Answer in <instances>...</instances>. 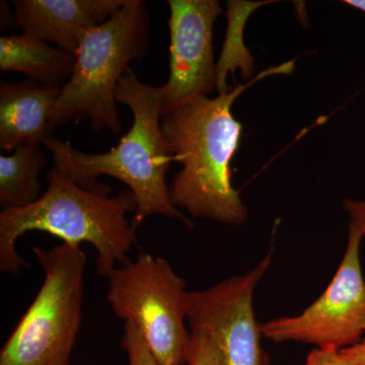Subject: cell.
I'll use <instances>...</instances> for the list:
<instances>
[{
    "label": "cell",
    "mask_w": 365,
    "mask_h": 365,
    "mask_svg": "<svg viewBox=\"0 0 365 365\" xmlns=\"http://www.w3.org/2000/svg\"><path fill=\"white\" fill-rule=\"evenodd\" d=\"M304 365H355L341 350L316 348L307 355Z\"/></svg>",
    "instance_id": "e0dca14e"
},
{
    "label": "cell",
    "mask_w": 365,
    "mask_h": 365,
    "mask_svg": "<svg viewBox=\"0 0 365 365\" xmlns=\"http://www.w3.org/2000/svg\"><path fill=\"white\" fill-rule=\"evenodd\" d=\"M187 365H225L218 341L212 331L203 326L190 327Z\"/></svg>",
    "instance_id": "9a60e30c"
},
{
    "label": "cell",
    "mask_w": 365,
    "mask_h": 365,
    "mask_svg": "<svg viewBox=\"0 0 365 365\" xmlns=\"http://www.w3.org/2000/svg\"><path fill=\"white\" fill-rule=\"evenodd\" d=\"M121 345L128 356L129 365H162L130 323H125Z\"/></svg>",
    "instance_id": "2e32d148"
},
{
    "label": "cell",
    "mask_w": 365,
    "mask_h": 365,
    "mask_svg": "<svg viewBox=\"0 0 365 365\" xmlns=\"http://www.w3.org/2000/svg\"><path fill=\"white\" fill-rule=\"evenodd\" d=\"M62 86L33 79L0 81V148L16 150L24 144H44L53 136L51 116Z\"/></svg>",
    "instance_id": "8fae6325"
},
{
    "label": "cell",
    "mask_w": 365,
    "mask_h": 365,
    "mask_svg": "<svg viewBox=\"0 0 365 365\" xmlns=\"http://www.w3.org/2000/svg\"><path fill=\"white\" fill-rule=\"evenodd\" d=\"M343 207L351 218V222L364 230L365 237V201L345 199Z\"/></svg>",
    "instance_id": "ac0fdd59"
},
{
    "label": "cell",
    "mask_w": 365,
    "mask_h": 365,
    "mask_svg": "<svg viewBox=\"0 0 365 365\" xmlns=\"http://www.w3.org/2000/svg\"><path fill=\"white\" fill-rule=\"evenodd\" d=\"M346 359L355 365H365V339L359 341L351 347L341 350Z\"/></svg>",
    "instance_id": "d6986e66"
},
{
    "label": "cell",
    "mask_w": 365,
    "mask_h": 365,
    "mask_svg": "<svg viewBox=\"0 0 365 365\" xmlns=\"http://www.w3.org/2000/svg\"><path fill=\"white\" fill-rule=\"evenodd\" d=\"M127 0H14L23 34L76 54L81 36L102 25Z\"/></svg>",
    "instance_id": "30bf717a"
},
{
    "label": "cell",
    "mask_w": 365,
    "mask_h": 365,
    "mask_svg": "<svg viewBox=\"0 0 365 365\" xmlns=\"http://www.w3.org/2000/svg\"><path fill=\"white\" fill-rule=\"evenodd\" d=\"M267 2H227L228 30L227 39L223 44L222 55L220 61L216 64V76H217V91L220 93H225L228 90L227 85V72H234L235 67L242 66L244 74L249 73L252 67V62L248 61L250 55L242 44V28L248 13L251 14L257 7L263 6Z\"/></svg>",
    "instance_id": "5bb4252c"
},
{
    "label": "cell",
    "mask_w": 365,
    "mask_h": 365,
    "mask_svg": "<svg viewBox=\"0 0 365 365\" xmlns=\"http://www.w3.org/2000/svg\"><path fill=\"white\" fill-rule=\"evenodd\" d=\"M44 281L0 351V365H71L81 324L86 256L62 242L33 248Z\"/></svg>",
    "instance_id": "5b68a950"
},
{
    "label": "cell",
    "mask_w": 365,
    "mask_h": 365,
    "mask_svg": "<svg viewBox=\"0 0 365 365\" xmlns=\"http://www.w3.org/2000/svg\"><path fill=\"white\" fill-rule=\"evenodd\" d=\"M107 278V299L118 318L135 327L160 364L186 365L190 292L169 262L143 252Z\"/></svg>",
    "instance_id": "8992f818"
},
{
    "label": "cell",
    "mask_w": 365,
    "mask_h": 365,
    "mask_svg": "<svg viewBox=\"0 0 365 365\" xmlns=\"http://www.w3.org/2000/svg\"><path fill=\"white\" fill-rule=\"evenodd\" d=\"M47 160L38 144H24L11 155H0L2 210L26 207L42 196L41 172Z\"/></svg>",
    "instance_id": "4fadbf2b"
},
{
    "label": "cell",
    "mask_w": 365,
    "mask_h": 365,
    "mask_svg": "<svg viewBox=\"0 0 365 365\" xmlns=\"http://www.w3.org/2000/svg\"><path fill=\"white\" fill-rule=\"evenodd\" d=\"M76 60L73 53L25 34L0 38V71L21 72L40 85H66Z\"/></svg>",
    "instance_id": "7c38bea8"
},
{
    "label": "cell",
    "mask_w": 365,
    "mask_h": 365,
    "mask_svg": "<svg viewBox=\"0 0 365 365\" xmlns=\"http://www.w3.org/2000/svg\"><path fill=\"white\" fill-rule=\"evenodd\" d=\"M150 47V14L143 0H127L109 20L83 33L71 78L53 110L52 127L88 119L96 133H121L118 83L130 62L143 58Z\"/></svg>",
    "instance_id": "277c9868"
},
{
    "label": "cell",
    "mask_w": 365,
    "mask_h": 365,
    "mask_svg": "<svg viewBox=\"0 0 365 365\" xmlns=\"http://www.w3.org/2000/svg\"><path fill=\"white\" fill-rule=\"evenodd\" d=\"M48 188L36 202L0 212V269L18 274L30 264L16 250L26 232H48L63 242L81 246L90 242L98 251L97 269L108 277L113 269L130 261L128 253L137 244L136 230L127 220L137 203L131 190L110 196L111 190L93 191L78 186L60 170L48 173Z\"/></svg>",
    "instance_id": "3957f363"
},
{
    "label": "cell",
    "mask_w": 365,
    "mask_h": 365,
    "mask_svg": "<svg viewBox=\"0 0 365 365\" xmlns=\"http://www.w3.org/2000/svg\"><path fill=\"white\" fill-rule=\"evenodd\" d=\"M271 261L272 252H269L249 272L189 294V326L212 331L225 365H271L261 346V324L255 318L253 307L255 289Z\"/></svg>",
    "instance_id": "ba28073f"
},
{
    "label": "cell",
    "mask_w": 365,
    "mask_h": 365,
    "mask_svg": "<svg viewBox=\"0 0 365 365\" xmlns=\"http://www.w3.org/2000/svg\"><path fill=\"white\" fill-rule=\"evenodd\" d=\"M364 230L350 222L347 246L337 272L324 294L302 314L261 324L273 342H302L319 349L342 350L365 333V280L360 263Z\"/></svg>",
    "instance_id": "52a82bcc"
},
{
    "label": "cell",
    "mask_w": 365,
    "mask_h": 365,
    "mask_svg": "<svg viewBox=\"0 0 365 365\" xmlns=\"http://www.w3.org/2000/svg\"><path fill=\"white\" fill-rule=\"evenodd\" d=\"M294 62L262 72L246 85L210 98L198 96L163 110L160 126L173 160L182 169L169 186L170 201L193 217L242 225L248 209L232 186V162L239 150L242 124L232 105L248 86L270 74L288 73Z\"/></svg>",
    "instance_id": "6da1fadb"
},
{
    "label": "cell",
    "mask_w": 365,
    "mask_h": 365,
    "mask_svg": "<svg viewBox=\"0 0 365 365\" xmlns=\"http://www.w3.org/2000/svg\"><path fill=\"white\" fill-rule=\"evenodd\" d=\"M170 78L163 86V109L207 96L217 86L213 28L222 13L217 0H169Z\"/></svg>",
    "instance_id": "9c48e42d"
},
{
    "label": "cell",
    "mask_w": 365,
    "mask_h": 365,
    "mask_svg": "<svg viewBox=\"0 0 365 365\" xmlns=\"http://www.w3.org/2000/svg\"><path fill=\"white\" fill-rule=\"evenodd\" d=\"M116 101L128 106L133 114L131 128L116 148L104 153H86L76 150L68 141L52 136L44 145L51 153L53 168L78 186L93 191L111 190L98 181L100 176L123 182L135 196L137 207L131 220L135 230L153 215L189 222L173 205L165 182L174 160L160 126L163 86L141 83L135 72L128 68L118 83Z\"/></svg>",
    "instance_id": "7a4b0ae2"
},
{
    "label": "cell",
    "mask_w": 365,
    "mask_h": 365,
    "mask_svg": "<svg viewBox=\"0 0 365 365\" xmlns=\"http://www.w3.org/2000/svg\"><path fill=\"white\" fill-rule=\"evenodd\" d=\"M344 4L347 6L354 7V9H359L365 14V0H346Z\"/></svg>",
    "instance_id": "ffe728a7"
}]
</instances>
